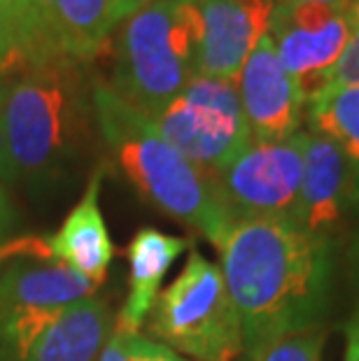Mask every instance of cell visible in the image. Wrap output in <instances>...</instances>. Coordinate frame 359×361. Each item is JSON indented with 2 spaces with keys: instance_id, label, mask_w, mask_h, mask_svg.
Masks as SVG:
<instances>
[{
  "instance_id": "obj_1",
  "label": "cell",
  "mask_w": 359,
  "mask_h": 361,
  "mask_svg": "<svg viewBox=\"0 0 359 361\" xmlns=\"http://www.w3.org/2000/svg\"><path fill=\"white\" fill-rule=\"evenodd\" d=\"M334 243L292 219H238L217 245L243 352L320 326L331 294Z\"/></svg>"
},
{
  "instance_id": "obj_2",
  "label": "cell",
  "mask_w": 359,
  "mask_h": 361,
  "mask_svg": "<svg viewBox=\"0 0 359 361\" xmlns=\"http://www.w3.org/2000/svg\"><path fill=\"white\" fill-rule=\"evenodd\" d=\"M7 154L17 180L54 182L78 168L94 137V78L87 66L51 59L0 82Z\"/></svg>"
},
{
  "instance_id": "obj_3",
  "label": "cell",
  "mask_w": 359,
  "mask_h": 361,
  "mask_svg": "<svg viewBox=\"0 0 359 361\" xmlns=\"http://www.w3.org/2000/svg\"><path fill=\"white\" fill-rule=\"evenodd\" d=\"M94 110L98 135L131 187L159 212L196 228L215 245L233 224L219 201L215 175L182 157L168 145L150 117L94 80Z\"/></svg>"
},
{
  "instance_id": "obj_4",
  "label": "cell",
  "mask_w": 359,
  "mask_h": 361,
  "mask_svg": "<svg viewBox=\"0 0 359 361\" xmlns=\"http://www.w3.org/2000/svg\"><path fill=\"white\" fill-rule=\"evenodd\" d=\"M117 28L108 87L145 117H154L196 75L198 0H159Z\"/></svg>"
},
{
  "instance_id": "obj_5",
  "label": "cell",
  "mask_w": 359,
  "mask_h": 361,
  "mask_svg": "<svg viewBox=\"0 0 359 361\" xmlns=\"http://www.w3.org/2000/svg\"><path fill=\"white\" fill-rule=\"evenodd\" d=\"M150 331L192 361H233L243 355L241 319L224 275L196 250L189 252L178 278L159 291L150 310Z\"/></svg>"
},
{
  "instance_id": "obj_6",
  "label": "cell",
  "mask_w": 359,
  "mask_h": 361,
  "mask_svg": "<svg viewBox=\"0 0 359 361\" xmlns=\"http://www.w3.org/2000/svg\"><path fill=\"white\" fill-rule=\"evenodd\" d=\"M152 126L182 157L215 175L252 142L236 82L194 75Z\"/></svg>"
},
{
  "instance_id": "obj_7",
  "label": "cell",
  "mask_w": 359,
  "mask_h": 361,
  "mask_svg": "<svg viewBox=\"0 0 359 361\" xmlns=\"http://www.w3.org/2000/svg\"><path fill=\"white\" fill-rule=\"evenodd\" d=\"M219 201L231 221H296L303 184V130L287 140L255 142L215 173Z\"/></svg>"
},
{
  "instance_id": "obj_8",
  "label": "cell",
  "mask_w": 359,
  "mask_h": 361,
  "mask_svg": "<svg viewBox=\"0 0 359 361\" xmlns=\"http://www.w3.org/2000/svg\"><path fill=\"white\" fill-rule=\"evenodd\" d=\"M353 33L346 10L317 3L273 5L269 37L305 105L324 94V78Z\"/></svg>"
},
{
  "instance_id": "obj_9",
  "label": "cell",
  "mask_w": 359,
  "mask_h": 361,
  "mask_svg": "<svg viewBox=\"0 0 359 361\" xmlns=\"http://www.w3.org/2000/svg\"><path fill=\"white\" fill-rule=\"evenodd\" d=\"M357 214L359 173L329 137L303 130V184L296 224L334 243Z\"/></svg>"
},
{
  "instance_id": "obj_10",
  "label": "cell",
  "mask_w": 359,
  "mask_h": 361,
  "mask_svg": "<svg viewBox=\"0 0 359 361\" xmlns=\"http://www.w3.org/2000/svg\"><path fill=\"white\" fill-rule=\"evenodd\" d=\"M273 0H198L194 71L236 82L252 49L269 33Z\"/></svg>"
},
{
  "instance_id": "obj_11",
  "label": "cell",
  "mask_w": 359,
  "mask_h": 361,
  "mask_svg": "<svg viewBox=\"0 0 359 361\" xmlns=\"http://www.w3.org/2000/svg\"><path fill=\"white\" fill-rule=\"evenodd\" d=\"M236 89L255 142L287 140L301 130L305 101L292 75L282 68L269 33L252 49Z\"/></svg>"
},
{
  "instance_id": "obj_12",
  "label": "cell",
  "mask_w": 359,
  "mask_h": 361,
  "mask_svg": "<svg viewBox=\"0 0 359 361\" xmlns=\"http://www.w3.org/2000/svg\"><path fill=\"white\" fill-rule=\"evenodd\" d=\"M108 166L101 164L91 171L82 198L73 205L63 224L54 235H44L49 259L68 266L82 278L101 284L114 255L108 224L101 212V187Z\"/></svg>"
},
{
  "instance_id": "obj_13",
  "label": "cell",
  "mask_w": 359,
  "mask_h": 361,
  "mask_svg": "<svg viewBox=\"0 0 359 361\" xmlns=\"http://www.w3.org/2000/svg\"><path fill=\"white\" fill-rule=\"evenodd\" d=\"M192 247L189 238L164 233L159 228L142 226L135 231L126 247L128 257V294L117 314L114 331H138L150 317L162 282L180 255Z\"/></svg>"
},
{
  "instance_id": "obj_14",
  "label": "cell",
  "mask_w": 359,
  "mask_h": 361,
  "mask_svg": "<svg viewBox=\"0 0 359 361\" xmlns=\"http://www.w3.org/2000/svg\"><path fill=\"white\" fill-rule=\"evenodd\" d=\"M96 282L59 264H35V259L14 261L0 273V322L28 308H61L94 296Z\"/></svg>"
},
{
  "instance_id": "obj_15",
  "label": "cell",
  "mask_w": 359,
  "mask_h": 361,
  "mask_svg": "<svg viewBox=\"0 0 359 361\" xmlns=\"http://www.w3.org/2000/svg\"><path fill=\"white\" fill-rule=\"evenodd\" d=\"M110 331L112 319L103 298H80L61 308L21 361H98Z\"/></svg>"
},
{
  "instance_id": "obj_16",
  "label": "cell",
  "mask_w": 359,
  "mask_h": 361,
  "mask_svg": "<svg viewBox=\"0 0 359 361\" xmlns=\"http://www.w3.org/2000/svg\"><path fill=\"white\" fill-rule=\"evenodd\" d=\"M59 56L89 66L119 26V0H40Z\"/></svg>"
},
{
  "instance_id": "obj_17",
  "label": "cell",
  "mask_w": 359,
  "mask_h": 361,
  "mask_svg": "<svg viewBox=\"0 0 359 361\" xmlns=\"http://www.w3.org/2000/svg\"><path fill=\"white\" fill-rule=\"evenodd\" d=\"M310 133L329 137L359 173V89H334L305 105Z\"/></svg>"
},
{
  "instance_id": "obj_18",
  "label": "cell",
  "mask_w": 359,
  "mask_h": 361,
  "mask_svg": "<svg viewBox=\"0 0 359 361\" xmlns=\"http://www.w3.org/2000/svg\"><path fill=\"white\" fill-rule=\"evenodd\" d=\"M0 21L17 47L24 71L59 56L44 21L40 0H0Z\"/></svg>"
},
{
  "instance_id": "obj_19",
  "label": "cell",
  "mask_w": 359,
  "mask_h": 361,
  "mask_svg": "<svg viewBox=\"0 0 359 361\" xmlns=\"http://www.w3.org/2000/svg\"><path fill=\"white\" fill-rule=\"evenodd\" d=\"M327 343V331L320 326L287 334L257 352L248 355L250 361H322V350Z\"/></svg>"
},
{
  "instance_id": "obj_20",
  "label": "cell",
  "mask_w": 359,
  "mask_h": 361,
  "mask_svg": "<svg viewBox=\"0 0 359 361\" xmlns=\"http://www.w3.org/2000/svg\"><path fill=\"white\" fill-rule=\"evenodd\" d=\"M334 89H359V28L353 26L346 49L324 78V94ZM322 94V96H324Z\"/></svg>"
},
{
  "instance_id": "obj_21",
  "label": "cell",
  "mask_w": 359,
  "mask_h": 361,
  "mask_svg": "<svg viewBox=\"0 0 359 361\" xmlns=\"http://www.w3.org/2000/svg\"><path fill=\"white\" fill-rule=\"evenodd\" d=\"M154 348V341L138 331H114L98 361H142Z\"/></svg>"
},
{
  "instance_id": "obj_22",
  "label": "cell",
  "mask_w": 359,
  "mask_h": 361,
  "mask_svg": "<svg viewBox=\"0 0 359 361\" xmlns=\"http://www.w3.org/2000/svg\"><path fill=\"white\" fill-rule=\"evenodd\" d=\"M21 259L51 261L44 235H14L7 238V240H0V264H12V261Z\"/></svg>"
},
{
  "instance_id": "obj_23",
  "label": "cell",
  "mask_w": 359,
  "mask_h": 361,
  "mask_svg": "<svg viewBox=\"0 0 359 361\" xmlns=\"http://www.w3.org/2000/svg\"><path fill=\"white\" fill-rule=\"evenodd\" d=\"M343 361H359V305L346 324V352Z\"/></svg>"
},
{
  "instance_id": "obj_24",
  "label": "cell",
  "mask_w": 359,
  "mask_h": 361,
  "mask_svg": "<svg viewBox=\"0 0 359 361\" xmlns=\"http://www.w3.org/2000/svg\"><path fill=\"white\" fill-rule=\"evenodd\" d=\"M14 221H17V210L10 201V194L0 184V240H7V233L12 231Z\"/></svg>"
},
{
  "instance_id": "obj_25",
  "label": "cell",
  "mask_w": 359,
  "mask_h": 361,
  "mask_svg": "<svg viewBox=\"0 0 359 361\" xmlns=\"http://www.w3.org/2000/svg\"><path fill=\"white\" fill-rule=\"evenodd\" d=\"M17 175H14L10 154H7V142H5V128H3V117H0V184L3 182H14Z\"/></svg>"
},
{
  "instance_id": "obj_26",
  "label": "cell",
  "mask_w": 359,
  "mask_h": 361,
  "mask_svg": "<svg viewBox=\"0 0 359 361\" xmlns=\"http://www.w3.org/2000/svg\"><path fill=\"white\" fill-rule=\"evenodd\" d=\"M142 361H187L185 357H180L178 352H173L171 348H166L162 343H154V348L150 350V355Z\"/></svg>"
},
{
  "instance_id": "obj_27",
  "label": "cell",
  "mask_w": 359,
  "mask_h": 361,
  "mask_svg": "<svg viewBox=\"0 0 359 361\" xmlns=\"http://www.w3.org/2000/svg\"><path fill=\"white\" fill-rule=\"evenodd\" d=\"M152 3H159V0H119V24L124 21L128 14L142 10V7H147Z\"/></svg>"
},
{
  "instance_id": "obj_28",
  "label": "cell",
  "mask_w": 359,
  "mask_h": 361,
  "mask_svg": "<svg viewBox=\"0 0 359 361\" xmlns=\"http://www.w3.org/2000/svg\"><path fill=\"white\" fill-rule=\"evenodd\" d=\"M350 271H353L355 287H357V291H359V233L355 235L353 247H350Z\"/></svg>"
},
{
  "instance_id": "obj_29",
  "label": "cell",
  "mask_w": 359,
  "mask_h": 361,
  "mask_svg": "<svg viewBox=\"0 0 359 361\" xmlns=\"http://www.w3.org/2000/svg\"><path fill=\"white\" fill-rule=\"evenodd\" d=\"M276 5H289V3H317V5H329V7H339L343 10L346 7V0H273Z\"/></svg>"
}]
</instances>
